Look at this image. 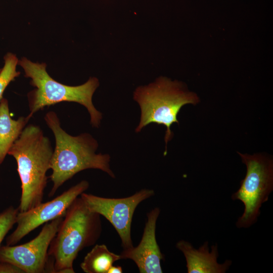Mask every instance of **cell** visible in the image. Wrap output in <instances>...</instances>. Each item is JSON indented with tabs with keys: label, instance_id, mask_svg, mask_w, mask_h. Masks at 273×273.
<instances>
[{
	"label": "cell",
	"instance_id": "4fadbf2b",
	"mask_svg": "<svg viewBox=\"0 0 273 273\" xmlns=\"http://www.w3.org/2000/svg\"><path fill=\"white\" fill-rule=\"evenodd\" d=\"M120 259V254L110 251L105 245L97 244L84 257L80 267L86 273H107L113 263Z\"/></svg>",
	"mask_w": 273,
	"mask_h": 273
},
{
	"label": "cell",
	"instance_id": "30bf717a",
	"mask_svg": "<svg viewBox=\"0 0 273 273\" xmlns=\"http://www.w3.org/2000/svg\"><path fill=\"white\" fill-rule=\"evenodd\" d=\"M160 213L155 207L147 214V220L142 239L136 247L123 249L120 255L121 259L132 260L140 273H162L161 261L164 255L161 252L156 238V223Z\"/></svg>",
	"mask_w": 273,
	"mask_h": 273
},
{
	"label": "cell",
	"instance_id": "9c48e42d",
	"mask_svg": "<svg viewBox=\"0 0 273 273\" xmlns=\"http://www.w3.org/2000/svg\"><path fill=\"white\" fill-rule=\"evenodd\" d=\"M89 186L87 180H81L51 201L41 202L26 211H19L16 228L7 238L6 245H15L42 224L64 216L72 202L84 192Z\"/></svg>",
	"mask_w": 273,
	"mask_h": 273
},
{
	"label": "cell",
	"instance_id": "7c38bea8",
	"mask_svg": "<svg viewBox=\"0 0 273 273\" xmlns=\"http://www.w3.org/2000/svg\"><path fill=\"white\" fill-rule=\"evenodd\" d=\"M26 117L13 119L10 113L8 100L3 98L0 101V165L18 139L28 122Z\"/></svg>",
	"mask_w": 273,
	"mask_h": 273
},
{
	"label": "cell",
	"instance_id": "52a82bcc",
	"mask_svg": "<svg viewBox=\"0 0 273 273\" xmlns=\"http://www.w3.org/2000/svg\"><path fill=\"white\" fill-rule=\"evenodd\" d=\"M64 216L46 223L38 235L28 242L1 246L0 261L12 263L24 273L54 272V261L48 255V250Z\"/></svg>",
	"mask_w": 273,
	"mask_h": 273
},
{
	"label": "cell",
	"instance_id": "5b68a950",
	"mask_svg": "<svg viewBox=\"0 0 273 273\" xmlns=\"http://www.w3.org/2000/svg\"><path fill=\"white\" fill-rule=\"evenodd\" d=\"M24 70L25 76L31 79L30 84L35 87L27 94L29 113L28 120L37 111L57 103L68 102L77 103L87 109L90 115V124L98 128L102 114L94 106L93 96L99 86V81L90 77L84 83L70 86L64 84L52 78L47 71L46 64L33 62L26 58L19 60Z\"/></svg>",
	"mask_w": 273,
	"mask_h": 273
},
{
	"label": "cell",
	"instance_id": "3957f363",
	"mask_svg": "<svg viewBox=\"0 0 273 273\" xmlns=\"http://www.w3.org/2000/svg\"><path fill=\"white\" fill-rule=\"evenodd\" d=\"M101 232L100 215L90 211L80 196L77 197L67 209L49 248L54 272H75L73 264L79 252L94 245Z\"/></svg>",
	"mask_w": 273,
	"mask_h": 273
},
{
	"label": "cell",
	"instance_id": "e0dca14e",
	"mask_svg": "<svg viewBox=\"0 0 273 273\" xmlns=\"http://www.w3.org/2000/svg\"><path fill=\"white\" fill-rule=\"evenodd\" d=\"M123 270L120 266L112 265L108 271L107 273H122Z\"/></svg>",
	"mask_w": 273,
	"mask_h": 273
},
{
	"label": "cell",
	"instance_id": "7a4b0ae2",
	"mask_svg": "<svg viewBox=\"0 0 273 273\" xmlns=\"http://www.w3.org/2000/svg\"><path fill=\"white\" fill-rule=\"evenodd\" d=\"M53 150L41 128L32 124L25 126L10 149L8 154L16 160L21 183L19 211H27L42 202Z\"/></svg>",
	"mask_w": 273,
	"mask_h": 273
},
{
	"label": "cell",
	"instance_id": "9a60e30c",
	"mask_svg": "<svg viewBox=\"0 0 273 273\" xmlns=\"http://www.w3.org/2000/svg\"><path fill=\"white\" fill-rule=\"evenodd\" d=\"M18 208L9 206L0 212V247L5 237L16 223Z\"/></svg>",
	"mask_w": 273,
	"mask_h": 273
},
{
	"label": "cell",
	"instance_id": "6da1fadb",
	"mask_svg": "<svg viewBox=\"0 0 273 273\" xmlns=\"http://www.w3.org/2000/svg\"><path fill=\"white\" fill-rule=\"evenodd\" d=\"M44 119L55 139L50 164L52 173L50 177L53 185L49 197L53 196L66 181L84 170L99 169L115 177L110 168V155L96 153L99 145L90 134L84 132L77 136L68 134L62 128L57 113L53 111L47 112Z\"/></svg>",
	"mask_w": 273,
	"mask_h": 273
},
{
	"label": "cell",
	"instance_id": "8fae6325",
	"mask_svg": "<svg viewBox=\"0 0 273 273\" xmlns=\"http://www.w3.org/2000/svg\"><path fill=\"white\" fill-rule=\"evenodd\" d=\"M176 248L184 254L188 273H225L232 261L226 260L223 263L217 262L219 256L217 244L209 250L207 241L198 249L188 241L181 240L176 244Z\"/></svg>",
	"mask_w": 273,
	"mask_h": 273
},
{
	"label": "cell",
	"instance_id": "277c9868",
	"mask_svg": "<svg viewBox=\"0 0 273 273\" xmlns=\"http://www.w3.org/2000/svg\"><path fill=\"white\" fill-rule=\"evenodd\" d=\"M133 99L141 110L135 132H140L152 123L166 127L164 155L168 142L173 136L171 126L174 123L179 124L177 115L180 110L186 105H196L200 102L198 95L190 90L185 83L165 76L158 77L148 85L138 87L133 92Z\"/></svg>",
	"mask_w": 273,
	"mask_h": 273
},
{
	"label": "cell",
	"instance_id": "ba28073f",
	"mask_svg": "<svg viewBox=\"0 0 273 273\" xmlns=\"http://www.w3.org/2000/svg\"><path fill=\"white\" fill-rule=\"evenodd\" d=\"M154 194L153 190L143 189L124 198H105L84 192L80 197L90 211L102 215L111 223L123 249H127L133 247L131 226L135 210L140 203Z\"/></svg>",
	"mask_w": 273,
	"mask_h": 273
},
{
	"label": "cell",
	"instance_id": "8992f818",
	"mask_svg": "<svg viewBox=\"0 0 273 273\" xmlns=\"http://www.w3.org/2000/svg\"><path fill=\"white\" fill-rule=\"evenodd\" d=\"M237 153L246 165V173L232 199L240 200L244 205V211L236 222L237 227L248 228L257 221L261 207L273 190V160L263 153Z\"/></svg>",
	"mask_w": 273,
	"mask_h": 273
},
{
	"label": "cell",
	"instance_id": "5bb4252c",
	"mask_svg": "<svg viewBox=\"0 0 273 273\" xmlns=\"http://www.w3.org/2000/svg\"><path fill=\"white\" fill-rule=\"evenodd\" d=\"M4 59V65L0 73V101L8 85L20 74L16 70L19 60L16 55L8 52Z\"/></svg>",
	"mask_w": 273,
	"mask_h": 273
},
{
	"label": "cell",
	"instance_id": "ac0fdd59",
	"mask_svg": "<svg viewBox=\"0 0 273 273\" xmlns=\"http://www.w3.org/2000/svg\"><path fill=\"white\" fill-rule=\"evenodd\" d=\"M1 70H2V69H1V68H0V73H1Z\"/></svg>",
	"mask_w": 273,
	"mask_h": 273
},
{
	"label": "cell",
	"instance_id": "2e32d148",
	"mask_svg": "<svg viewBox=\"0 0 273 273\" xmlns=\"http://www.w3.org/2000/svg\"><path fill=\"white\" fill-rule=\"evenodd\" d=\"M0 273H24V272L12 263L0 261Z\"/></svg>",
	"mask_w": 273,
	"mask_h": 273
}]
</instances>
